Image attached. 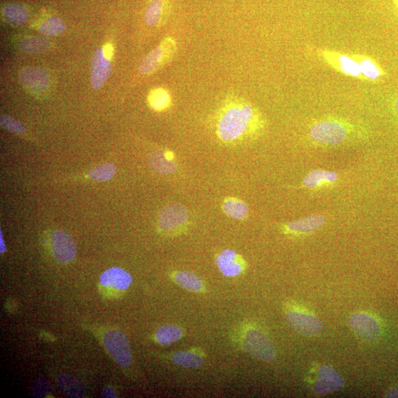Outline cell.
<instances>
[{"label":"cell","instance_id":"cell-1","mask_svg":"<svg viewBox=\"0 0 398 398\" xmlns=\"http://www.w3.org/2000/svg\"><path fill=\"white\" fill-rule=\"evenodd\" d=\"M260 112L246 101H227L219 112L216 122L219 138L226 143H237L257 136L264 128Z\"/></svg>","mask_w":398,"mask_h":398},{"label":"cell","instance_id":"cell-2","mask_svg":"<svg viewBox=\"0 0 398 398\" xmlns=\"http://www.w3.org/2000/svg\"><path fill=\"white\" fill-rule=\"evenodd\" d=\"M241 342L246 352L259 360L269 362L277 358V350L274 343L258 327L250 326L246 328L241 334Z\"/></svg>","mask_w":398,"mask_h":398},{"label":"cell","instance_id":"cell-3","mask_svg":"<svg viewBox=\"0 0 398 398\" xmlns=\"http://www.w3.org/2000/svg\"><path fill=\"white\" fill-rule=\"evenodd\" d=\"M350 132L351 127L347 122L328 119L314 123L310 130V137L318 144L336 146L345 142Z\"/></svg>","mask_w":398,"mask_h":398},{"label":"cell","instance_id":"cell-4","mask_svg":"<svg viewBox=\"0 0 398 398\" xmlns=\"http://www.w3.org/2000/svg\"><path fill=\"white\" fill-rule=\"evenodd\" d=\"M286 317L290 327L304 337H316L323 331L324 326L320 319L310 309L301 305H288Z\"/></svg>","mask_w":398,"mask_h":398},{"label":"cell","instance_id":"cell-5","mask_svg":"<svg viewBox=\"0 0 398 398\" xmlns=\"http://www.w3.org/2000/svg\"><path fill=\"white\" fill-rule=\"evenodd\" d=\"M177 51L176 41L172 37L165 38L162 43L142 61L139 70L142 75H151L169 63Z\"/></svg>","mask_w":398,"mask_h":398},{"label":"cell","instance_id":"cell-6","mask_svg":"<svg viewBox=\"0 0 398 398\" xmlns=\"http://www.w3.org/2000/svg\"><path fill=\"white\" fill-rule=\"evenodd\" d=\"M103 344L120 366L125 367L131 365V347L127 337L121 331L115 329L108 330L103 335Z\"/></svg>","mask_w":398,"mask_h":398},{"label":"cell","instance_id":"cell-7","mask_svg":"<svg viewBox=\"0 0 398 398\" xmlns=\"http://www.w3.org/2000/svg\"><path fill=\"white\" fill-rule=\"evenodd\" d=\"M350 325L358 336L366 340H377L382 333L380 320L368 312L353 313L350 318Z\"/></svg>","mask_w":398,"mask_h":398},{"label":"cell","instance_id":"cell-8","mask_svg":"<svg viewBox=\"0 0 398 398\" xmlns=\"http://www.w3.org/2000/svg\"><path fill=\"white\" fill-rule=\"evenodd\" d=\"M312 384L313 391L320 395L340 391L345 384L342 376L328 365L321 366L315 371Z\"/></svg>","mask_w":398,"mask_h":398},{"label":"cell","instance_id":"cell-9","mask_svg":"<svg viewBox=\"0 0 398 398\" xmlns=\"http://www.w3.org/2000/svg\"><path fill=\"white\" fill-rule=\"evenodd\" d=\"M321 56L327 64L341 73L352 78H364L358 62L352 56L325 50L321 52Z\"/></svg>","mask_w":398,"mask_h":398},{"label":"cell","instance_id":"cell-10","mask_svg":"<svg viewBox=\"0 0 398 398\" xmlns=\"http://www.w3.org/2000/svg\"><path fill=\"white\" fill-rule=\"evenodd\" d=\"M189 220L187 209L179 204H172L162 209L159 217V225L164 232H174L184 228Z\"/></svg>","mask_w":398,"mask_h":398},{"label":"cell","instance_id":"cell-11","mask_svg":"<svg viewBox=\"0 0 398 398\" xmlns=\"http://www.w3.org/2000/svg\"><path fill=\"white\" fill-rule=\"evenodd\" d=\"M51 246L55 258L60 263H68L76 256V246L66 232L56 230L51 235Z\"/></svg>","mask_w":398,"mask_h":398},{"label":"cell","instance_id":"cell-12","mask_svg":"<svg viewBox=\"0 0 398 398\" xmlns=\"http://www.w3.org/2000/svg\"><path fill=\"white\" fill-rule=\"evenodd\" d=\"M325 221L326 219L323 215L313 214L289 222L282 226V230L287 235L303 236L317 231L325 224Z\"/></svg>","mask_w":398,"mask_h":398},{"label":"cell","instance_id":"cell-13","mask_svg":"<svg viewBox=\"0 0 398 398\" xmlns=\"http://www.w3.org/2000/svg\"><path fill=\"white\" fill-rule=\"evenodd\" d=\"M216 265L222 275L226 278L237 277L246 268V261L232 249L224 250L216 258Z\"/></svg>","mask_w":398,"mask_h":398},{"label":"cell","instance_id":"cell-14","mask_svg":"<svg viewBox=\"0 0 398 398\" xmlns=\"http://www.w3.org/2000/svg\"><path fill=\"white\" fill-rule=\"evenodd\" d=\"M112 70L110 60L105 57L100 48L92 58L91 85L95 90L100 89L108 79Z\"/></svg>","mask_w":398,"mask_h":398},{"label":"cell","instance_id":"cell-15","mask_svg":"<svg viewBox=\"0 0 398 398\" xmlns=\"http://www.w3.org/2000/svg\"><path fill=\"white\" fill-rule=\"evenodd\" d=\"M100 283L103 287L125 290L130 288L132 278L127 271L118 268H111L105 271L100 278Z\"/></svg>","mask_w":398,"mask_h":398},{"label":"cell","instance_id":"cell-16","mask_svg":"<svg viewBox=\"0 0 398 398\" xmlns=\"http://www.w3.org/2000/svg\"><path fill=\"white\" fill-rule=\"evenodd\" d=\"M339 179L337 173L322 169L313 170L305 177L303 185L310 190H320L336 184Z\"/></svg>","mask_w":398,"mask_h":398},{"label":"cell","instance_id":"cell-17","mask_svg":"<svg viewBox=\"0 0 398 398\" xmlns=\"http://www.w3.org/2000/svg\"><path fill=\"white\" fill-rule=\"evenodd\" d=\"M23 85L34 92L45 91L50 85L48 73L41 69L27 68L21 73Z\"/></svg>","mask_w":398,"mask_h":398},{"label":"cell","instance_id":"cell-18","mask_svg":"<svg viewBox=\"0 0 398 398\" xmlns=\"http://www.w3.org/2000/svg\"><path fill=\"white\" fill-rule=\"evenodd\" d=\"M174 155L172 152L157 151L150 157V164L152 169L161 174H171L177 169L174 161Z\"/></svg>","mask_w":398,"mask_h":398},{"label":"cell","instance_id":"cell-19","mask_svg":"<svg viewBox=\"0 0 398 398\" xmlns=\"http://www.w3.org/2000/svg\"><path fill=\"white\" fill-rule=\"evenodd\" d=\"M169 11V3L166 0H152L145 10V22L149 26H157L162 22Z\"/></svg>","mask_w":398,"mask_h":398},{"label":"cell","instance_id":"cell-20","mask_svg":"<svg viewBox=\"0 0 398 398\" xmlns=\"http://www.w3.org/2000/svg\"><path fill=\"white\" fill-rule=\"evenodd\" d=\"M173 279L178 286L187 290L195 293L204 291L205 286L201 279L191 271H177L174 273Z\"/></svg>","mask_w":398,"mask_h":398},{"label":"cell","instance_id":"cell-21","mask_svg":"<svg viewBox=\"0 0 398 398\" xmlns=\"http://www.w3.org/2000/svg\"><path fill=\"white\" fill-rule=\"evenodd\" d=\"M352 56L358 62L362 75L365 79L375 80L379 79L384 75L383 70L373 59L360 54Z\"/></svg>","mask_w":398,"mask_h":398},{"label":"cell","instance_id":"cell-22","mask_svg":"<svg viewBox=\"0 0 398 398\" xmlns=\"http://www.w3.org/2000/svg\"><path fill=\"white\" fill-rule=\"evenodd\" d=\"M184 336L183 330L176 325H163L160 327L155 335V339L162 346H169L180 340Z\"/></svg>","mask_w":398,"mask_h":398},{"label":"cell","instance_id":"cell-23","mask_svg":"<svg viewBox=\"0 0 398 398\" xmlns=\"http://www.w3.org/2000/svg\"><path fill=\"white\" fill-rule=\"evenodd\" d=\"M223 211L229 217L244 220L248 216L247 204L237 198H227L223 203Z\"/></svg>","mask_w":398,"mask_h":398},{"label":"cell","instance_id":"cell-24","mask_svg":"<svg viewBox=\"0 0 398 398\" xmlns=\"http://www.w3.org/2000/svg\"><path fill=\"white\" fill-rule=\"evenodd\" d=\"M148 102L152 110L163 112L170 108L172 98L169 91L163 88H157L150 92Z\"/></svg>","mask_w":398,"mask_h":398},{"label":"cell","instance_id":"cell-25","mask_svg":"<svg viewBox=\"0 0 398 398\" xmlns=\"http://www.w3.org/2000/svg\"><path fill=\"white\" fill-rule=\"evenodd\" d=\"M172 361L177 365L186 368H198L204 362L201 355L193 351H179L172 356Z\"/></svg>","mask_w":398,"mask_h":398},{"label":"cell","instance_id":"cell-26","mask_svg":"<svg viewBox=\"0 0 398 398\" xmlns=\"http://www.w3.org/2000/svg\"><path fill=\"white\" fill-rule=\"evenodd\" d=\"M4 15L7 23L14 26L23 25L28 18L27 9L16 4L7 6L4 9Z\"/></svg>","mask_w":398,"mask_h":398},{"label":"cell","instance_id":"cell-27","mask_svg":"<svg viewBox=\"0 0 398 398\" xmlns=\"http://www.w3.org/2000/svg\"><path fill=\"white\" fill-rule=\"evenodd\" d=\"M116 172V167L112 163H105L93 169L89 174V177L98 182L110 180Z\"/></svg>","mask_w":398,"mask_h":398},{"label":"cell","instance_id":"cell-28","mask_svg":"<svg viewBox=\"0 0 398 398\" xmlns=\"http://www.w3.org/2000/svg\"><path fill=\"white\" fill-rule=\"evenodd\" d=\"M49 41L43 38H28L23 41L22 50L28 53H40L43 52L49 46Z\"/></svg>","mask_w":398,"mask_h":398},{"label":"cell","instance_id":"cell-29","mask_svg":"<svg viewBox=\"0 0 398 398\" xmlns=\"http://www.w3.org/2000/svg\"><path fill=\"white\" fill-rule=\"evenodd\" d=\"M66 30V25L58 18L51 17L41 25L39 31L45 34L56 36Z\"/></svg>","mask_w":398,"mask_h":398},{"label":"cell","instance_id":"cell-30","mask_svg":"<svg viewBox=\"0 0 398 398\" xmlns=\"http://www.w3.org/2000/svg\"><path fill=\"white\" fill-rule=\"evenodd\" d=\"M1 125L4 128L14 133L22 134L25 132L23 125L10 117L1 116Z\"/></svg>","mask_w":398,"mask_h":398},{"label":"cell","instance_id":"cell-31","mask_svg":"<svg viewBox=\"0 0 398 398\" xmlns=\"http://www.w3.org/2000/svg\"><path fill=\"white\" fill-rule=\"evenodd\" d=\"M103 52L108 59L111 60L114 55V48L110 43H108L103 47Z\"/></svg>","mask_w":398,"mask_h":398},{"label":"cell","instance_id":"cell-32","mask_svg":"<svg viewBox=\"0 0 398 398\" xmlns=\"http://www.w3.org/2000/svg\"><path fill=\"white\" fill-rule=\"evenodd\" d=\"M103 397H117L114 389L111 387H105L102 392Z\"/></svg>","mask_w":398,"mask_h":398},{"label":"cell","instance_id":"cell-33","mask_svg":"<svg viewBox=\"0 0 398 398\" xmlns=\"http://www.w3.org/2000/svg\"><path fill=\"white\" fill-rule=\"evenodd\" d=\"M387 397H398V387L392 389L386 395Z\"/></svg>","mask_w":398,"mask_h":398},{"label":"cell","instance_id":"cell-34","mask_svg":"<svg viewBox=\"0 0 398 398\" xmlns=\"http://www.w3.org/2000/svg\"><path fill=\"white\" fill-rule=\"evenodd\" d=\"M0 253H4V251H6V245L4 243V241L3 239V235L1 233V236H0Z\"/></svg>","mask_w":398,"mask_h":398},{"label":"cell","instance_id":"cell-35","mask_svg":"<svg viewBox=\"0 0 398 398\" xmlns=\"http://www.w3.org/2000/svg\"><path fill=\"white\" fill-rule=\"evenodd\" d=\"M394 108H395L396 111L398 112V98L395 100Z\"/></svg>","mask_w":398,"mask_h":398},{"label":"cell","instance_id":"cell-36","mask_svg":"<svg viewBox=\"0 0 398 398\" xmlns=\"http://www.w3.org/2000/svg\"><path fill=\"white\" fill-rule=\"evenodd\" d=\"M394 3H395L396 6L398 9V0H394Z\"/></svg>","mask_w":398,"mask_h":398}]
</instances>
